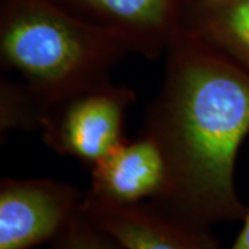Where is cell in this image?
Masks as SVG:
<instances>
[{
	"mask_svg": "<svg viewBox=\"0 0 249 249\" xmlns=\"http://www.w3.org/2000/svg\"><path fill=\"white\" fill-rule=\"evenodd\" d=\"M165 57L144 133L162 152L168 186L151 204L206 229L242 220L248 206L237 194L234 170L249 133V75L187 29Z\"/></svg>",
	"mask_w": 249,
	"mask_h": 249,
	"instance_id": "1",
	"label": "cell"
},
{
	"mask_svg": "<svg viewBox=\"0 0 249 249\" xmlns=\"http://www.w3.org/2000/svg\"><path fill=\"white\" fill-rule=\"evenodd\" d=\"M132 53L112 32L72 14L57 0H0V64L16 72L47 109L111 80Z\"/></svg>",
	"mask_w": 249,
	"mask_h": 249,
	"instance_id": "2",
	"label": "cell"
},
{
	"mask_svg": "<svg viewBox=\"0 0 249 249\" xmlns=\"http://www.w3.org/2000/svg\"><path fill=\"white\" fill-rule=\"evenodd\" d=\"M133 103V90L111 80L80 90L47 109L40 127L43 142L57 154L91 166L124 140V116Z\"/></svg>",
	"mask_w": 249,
	"mask_h": 249,
	"instance_id": "3",
	"label": "cell"
},
{
	"mask_svg": "<svg viewBox=\"0 0 249 249\" xmlns=\"http://www.w3.org/2000/svg\"><path fill=\"white\" fill-rule=\"evenodd\" d=\"M85 194L53 178H1L0 249H32L52 241L79 213Z\"/></svg>",
	"mask_w": 249,
	"mask_h": 249,
	"instance_id": "4",
	"label": "cell"
},
{
	"mask_svg": "<svg viewBox=\"0 0 249 249\" xmlns=\"http://www.w3.org/2000/svg\"><path fill=\"white\" fill-rule=\"evenodd\" d=\"M72 14L121 37L130 52L157 60L184 31L191 0H57Z\"/></svg>",
	"mask_w": 249,
	"mask_h": 249,
	"instance_id": "5",
	"label": "cell"
},
{
	"mask_svg": "<svg viewBox=\"0 0 249 249\" xmlns=\"http://www.w3.org/2000/svg\"><path fill=\"white\" fill-rule=\"evenodd\" d=\"M80 211L126 249H219L211 229L176 219L151 202L115 204L85 193Z\"/></svg>",
	"mask_w": 249,
	"mask_h": 249,
	"instance_id": "6",
	"label": "cell"
},
{
	"mask_svg": "<svg viewBox=\"0 0 249 249\" xmlns=\"http://www.w3.org/2000/svg\"><path fill=\"white\" fill-rule=\"evenodd\" d=\"M168 186V172L158 144L147 133L122 140L91 165L88 196L115 204L157 202Z\"/></svg>",
	"mask_w": 249,
	"mask_h": 249,
	"instance_id": "7",
	"label": "cell"
},
{
	"mask_svg": "<svg viewBox=\"0 0 249 249\" xmlns=\"http://www.w3.org/2000/svg\"><path fill=\"white\" fill-rule=\"evenodd\" d=\"M184 29L249 75V0H191Z\"/></svg>",
	"mask_w": 249,
	"mask_h": 249,
	"instance_id": "8",
	"label": "cell"
},
{
	"mask_svg": "<svg viewBox=\"0 0 249 249\" xmlns=\"http://www.w3.org/2000/svg\"><path fill=\"white\" fill-rule=\"evenodd\" d=\"M45 108L24 82H0V136L42 127Z\"/></svg>",
	"mask_w": 249,
	"mask_h": 249,
	"instance_id": "9",
	"label": "cell"
},
{
	"mask_svg": "<svg viewBox=\"0 0 249 249\" xmlns=\"http://www.w3.org/2000/svg\"><path fill=\"white\" fill-rule=\"evenodd\" d=\"M50 245L52 249H126L82 211L72 217Z\"/></svg>",
	"mask_w": 249,
	"mask_h": 249,
	"instance_id": "10",
	"label": "cell"
},
{
	"mask_svg": "<svg viewBox=\"0 0 249 249\" xmlns=\"http://www.w3.org/2000/svg\"><path fill=\"white\" fill-rule=\"evenodd\" d=\"M242 222H244L242 229L229 249H249V208Z\"/></svg>",
	"mask_w": 249,
	"mask_h": 249,
	"instance_id": "11",
	"label": "cell"
}]
</instances>
